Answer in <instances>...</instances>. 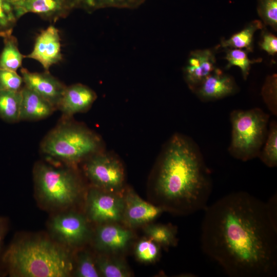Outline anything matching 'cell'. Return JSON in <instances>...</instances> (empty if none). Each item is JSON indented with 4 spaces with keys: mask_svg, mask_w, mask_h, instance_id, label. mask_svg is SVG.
<instances>
[{
    "mask_svg": "<svg viewBox=\"0 0 277 277\" xmlns=\"http://www.w3.org/2000/svg\"><path fill=\"white\" fill-rule=\"evenodd\" d=\"M96 98V93L89 87L82 84L71 85L66 87L57 110L64 118H70L74 114L88 111Z\"/></svg>",
    "mask_w": 277,
    "mask_h": 277,
    "instance_id": "cell-13",
    "label": "cell"
},
{
    "mask_svg": "<svg viewBox=\"0 0 277 277\" xmlns=\"http://www.w3.org/2000/svg\"><path fill=\"white\" fill-rule=\"evenodd\" d=\"M34 175L40 195L50 204L69 205L75 201L78 195L79 181L71 170L39 163L35 167Z\"/></svg>",
    "mask_w": 277,
    "mask_h": 277,
    "instance_id": "cell-6",
    "label": "cell"
},
{
    "mask_svg": "<svg viewBox=\"0 0 277 277\" xmlns=\"http://www.w3.org/2000/svg\"><path fill=\"white\" fill-rule=\"evenodd\" d=\"M258 15L264 24L277 28V0H258Z\"/></svg>",
    "mask_w": 277,
    "mask_h": 277,
    "instance_id": "cell-29",
    "label": "cell"
},
{
    "mask_svg": "<svg viewBox=\"0 0 277 277\" xmlns=\"http://www.w3.org/2000/svg\"><path fill=\"white\" fill-rule=\"evenodd\" d=\"M101 275L95 262L87 252H83L79 254L75 275L79 277H97Z\"/></svg>",
    "mask_w": 277,
    "mask_h": 277,
    "instance_id": "cell-30",
    "label": "cell"
},
{
    "mask_svg": "<svg viewBox=\"0 0 277 277\" xmlns=\"http://www.w3.org/2000/svg\"><path fill=\"white\" fill-rule=\"evenodd\" d=\"M272 80L270 81L269 83L268 82L266 83L263 90L269 92V93L264 94L263 96L269 110L276 115L277 113L276 80L274 77Z\"/></svg>",
    "mask_w": 277,
    "mask_h": 277,
    "instance_id": "cell-32",
    "label": "cell"
},
{
    "mask_svg": "<svg viewBox=\"0 0 277 277\" xmlns=\"http://www.w3.org/2000/svg\"><path fill=\"white\" fill-rule=\"evenodd\" d=\"M3 38L4 46L0 55V68L16 71L22 66L24 55L19 50L15 37L11 34Z\"/></svg>",
    "mask_w": 277,
    "mask_h": 277,
    "instance_id": "cell-22",
    "label": "cell"
},
{
    "mask_svg": "<svg viewBox=\"0 0 277 277\" xmlns=\"http://www.w3.org/2000/svg\"><path fill=\"white\" fill-rule=\"evenodd\" d=\"M124 197L117 193L93 187L87 200V212L92 221L100 223H114L122 220Z\"/></svg>",
    "mask_w": 277,
    "mask_h": 277,
    "instance_id": "cell-8",
    "label": "cell"
},
{
    "mask_svg": "<svg viewBox=\"0 0 277 277\" xmlns=\"http://www.w3.org/2000/svg\"><path fill=\"white\" fill-rule=\"evenodd\" d=\"M269 118V115L259 108L231 111L230 154L244 162L258 157L266 138Z\"/></svg>",
    "mask_w": 277,
    "mask_h": 277,
    "instance_id": "cell-5",
    "label": "cell"
},
{
    "mask_svg": "<svg viewBox=\"0 0 277 277\" xmlns=\"http://www.w3.org/2000/svg\"><path fill=\"white\" fill-rule=\"evenodd\" d=\"M146 0H70L74 9L91 13L104 8L133 9L139 7Z\"/></svg>",
    "mask_w": 277,
    "mask_h": 277,
    "instance_id": "cell-20",
    "label": "cell"
},
{
    "mask_svg": "<svg viewBox=\"0 0 277 277\" xmlns=\"http://www.w3.org/2000/svg\"><path fill=\"white\" fill-rule=\"evenodd\" d=\"M7 220L5 218L0 217V251L3 239L7 230Z\"/></svg>",
    "mask_w": 277,
    "mask_h": 277,
    "instance_id": "cell-34",
    "label": "cell"
},
{
    "mask_svg": "<svg viewBox=\"0 0 277 277\" xmlns=\"http://www.w3.org/2000/svg\"><path fill=\"white\" fill-rule=\"evenodd\" d=\"M264 146L262 148L258 157L269 167L277 165V124L276 121L270 123L268 130Z\"/></svg>",
    "mask_w": 277,
    "mask_h": 277,
    "instance_id": "cell-23",
    "label": "cell"
},
{
    "mask_svg": "<svg viewBox=\"0 0 277 277\" xmlns=\"http://www.w3.org/2000/svg\"><path fill=\"white\" fill-rule=\"evenodd\" d=\"M215 58L210 49L196 50L190 52L184 69V78L193 92L204 79L215 70Z\"/></svg>",
    "mask_w": 277,
    "mask_h": 277,
    "instance_id": "cell-14",
    "label": "cell"
},
{
    "mask_svg": "<svg viewBox=\"0 0 277 277\" xmlns=\"http://www.w3.org/2000/svg\"><path fill=\"white\" fill-rule=\"evenodd\" d=\"M22 104L21 89L19 91L0 90V118L15 123L19 122Z\"/></svg>",
    "mask_w": 277,
    "mask_h": 277,
    "instance_id": "cell-19",
    "label": "cell"
},
{
    "mask_svg": "<svg viewBox=\"0 0 277 277\" xmlns=\"http://www.w3.org/2000/svg\"><path fill=\"white\" fill-rule=\"evenodd\" d=\"M200 241L229 276L276 275V213L248 192L229 193L207 206Z\"/></svg>",
    "mask_w": 277,
    "mask_h": 277,
    "instance_id": "cell-1",
    "label": "cell"
},
{
    "mask_svg": "<svg viewBox=\"0 0 277 277\" xmlns=\"http://www.w3.org/2000/svg\"><path fill=\"white\" fill-rule=\"evenodd\" d=\"M95 264L101 275L106 277H128L131 273L126 265L117 259L100 256Z\"/></svg>",
    "mask_w": 277,
    "mask_h": 277,
    "instance_id": "cell-25",
    "label": "cell"
},
{
    "mask_svg": "<svg viewBox=\"0 0 277 277\" xmlns=\"http://www.w3.org/2000/svg\"><path fill=\"white\" fill-rule=\"evenodd\" d=\"M61 37L58 30L51 25L36 38L32 52L24 58L39 62L46 71L62 60Z\"/></svg>",
    "mask_w": 277,
    "mask_h": 277,
    "instance_id": "cell-10",
    "label": "cell"
},
{
    "mask_svg": "<svg viewBox=\"0 0 277 277\" xmlns=\"http://www.w3.org/2000/svg\"><path fill=\"white\" fill-rule=\"evenodd\" d=\"M21 121H38L50 116L56 108L25 86L21 89Z\"/></svg>",
    "mask_w": 277,
    "mask_h": 277,
    "instance_id": "cell-18",
    "label": "cell"
},
{
    "mask_svg": "<svg viewBox=\"0 0 277 277\" xmlns=\"http://www.w3.org/2000/svg\"><path fill=\"white\" fill-rule=\"evenodd\" d=\"M124 197L122 220L130 226L144 224L157 217L164 210L162 207L151 204L128 190Z\"/></svg>",
    "mask_w": 277,
    "mask_h": 277,
    "instance_id": "cell-15",
    "label": "cell"
},
{
    "mask_svg": "<svg viewBox=\"0 0 277 277\" xmlns=\"http://www.w3.org/2000/svg\"><path fill=\"white\" fill-rule=\"evenodd\" d=\"M3 262L13 276L65 277L73 269L67 252L46 240L13 243L4 254Z\"/></svg>",
    "mask_w": 277,
    "mask_h": 277,
    "instance_id": "cell-3",
    "label": "cell"
},
{
    "mask_svg": "<svg viewBox=\"0 0 277 277\" xmlns=\"http://www.w3.org/2000/svg\"><path fill=\"white\" fill-rule=\"evenodd\" d=\"M51 229L61 241L70 245L82 243L89 234L88 225L84 217L73 212L55 217L52 221Z\"/></svg>",
    "mask_w": 277,
    "mask_h": 277,
    "instance_id": "cell-11",
    "label": "cell"
},
{
    "mask_svg": "<svg viewBox=\"0 0 277 277\" xmlns=\"http://www.w3.org/2000/svg\"><path fill=\"white\" fill-rule=\"evenodd\" d=\"M64 118L43 138L40 148L47 156L74 165L105 150L101 137L86 126Z\"/></svg>",
    "mask_w": 277,
    "mask_h": 277,
    "instance_id": "cell-4",
    "label": "cell"
},
{
    "mask_svg": "<svg viewBox=\"0 0 277 277\" xmlns=\"http://www.w3.org/2000/svg\"><path fill=\"white\" fill-rule=\"evenodd\" d=\"M17 20L27 13L55 22L74 9L70 0H9Z\"/></svg>",
    "mask_w": 277,
    "mask_h": 277,
    "instance_id": "cell-9",
    "label": "cell"
},
{
    "mask_svg": "<svg viewBox=\"0 0 277 277\" xmlns=\"http://www.w3.org/2000/svg\"><path fill=\"white\" fill-rule=\"evenodd\" d=\"M132 238L129 230L114 223H104L96 230L95 244L101 251L116 252L125 248Z\"/></svg>",
    "mask_w": 277,
    "mask_h": 277,
    "instance_id": "cell-17",
    "label": "cell"
},
{
    "mask_svg": "<svg viewBox=\"0 0 277 277\" xmlns=\"http://www.w3.org/2000/svg\"><path fill=\"white\" fill-rule=\"evenodd\" d=\"M84 170L93 187L118 193L125 183V171L120 159L114 154L103 150L84 162Z\"/></svg>",
    "mask_w": 277,
    "mask_h": 277,
    "instance_id": "cell-7",
    "label": "cell"
},
{
    "mask_svg": "<svg viewBox=\"0 0 277 277\" xmlns=\"http://www.w3.org/2000/svg\"><path fill=\"white\" fill-rule=\"evenodd\" d=\"M263 23L259 20H254L250 23L241 31L233 34L227 39L221 41V46L224 48L230 47L235 49H245L248 52L252 51V41L254 32L262 29Z\"/></svg>",
    "mask_w": 277,
    "mask_h": 277,
    "instance_id": "cell-21",
    "label": "cell"
},
{
    "mask_svg": "<svg viewBox=\"0 0 277 277\" xmlns=\"http://www.w3.org/2000/svg\"><path fill=\"white\" fill-rule=\"evenodd\" d=\"M23 83L22 76L16 71L0 68V90L19 91Z\"/></svg>",
    "mask_w": 277,
    "mask_h": 277,
    "instance_id": "cell-31",
    "label": "cell"
},
{
    "mask_svg": "<svg viewBox=\"0 0 277 277\" xmlns=\"http://www.w3.org/2000/svg\"><path fill=\"white\" fill-rule=\"evenodd\" d=\"M17 19L9 0H0V37L12 34Z\"/></svg>",
    "mask_w": 277,
    "mask_h": 277,
    "instance_id": "cell-27",
    "label": "cell"
},
{
    "mask_svg": "<svg viewBox=\"0 0 277 277\" xmlns=\"http://www.w3.org/2000/svg\"><path fill=\"white\" fill-rule=\"evenodd\" d=\"M238 88L233 78L224 74L219 69L206 77L195 89L197 96L203 101H214L233 94Z\"/></svg>",
    "mask_w": 277,
    "mask_h": 277,
    "instance_id": "cell-16",
    "label": "cell"
},
{
    "mask_svg": "<svg viewBox=\"0 0 277 277\" xmlns=\"http://www.w3.org/2000/svg\"><path fill=\"white\" fill-rule=\"evenodd\" d=\"M154 188L164 210L189 214L207 207L212 190L210 171L193 140L175 133L165 144Z\"/></svg>",
    "mask_w": 277,
    "mask_h": 277,
    "instance_id": "cell-2",
    "label": "cell"
},
{
    "mask_svg": "<svg viewBox=\"0 0 277 277\" xmlns=\"http://www.w3.org/2000/svg\"><path fill=\"white\" fill-rule=\"evenodd\" d=\"M145 232L148 238L160 246L168 247L176 244V230L171 225H150L145 228Z\"/></svg>",
    "mask_w": 277,
    "mask_h": 277,
    "instance_id": "cell-24",
    "label": "cell"
},
{
    "mask_svg": "<svg viewBox=\"0 0 277 277\" xmlns=\"http://www.w3.org/2000/svg\"><path fill=\"white\" fill-rule=\"evenodd\" d=\"M260 45L263 50L270 55H274L277 52V38L272 33L264 32Z\"/></svg>",
    "mask_w": 277,
    "mask_h": 277,
    "instance_id": "cell-33",
    "label": "cell"
},
{
    "mask_svg": "<svg viewBox=\"0 0 277 277\" xmlns=\"http://www.w3.org/2000/svg\"><path fill=\"white\" fill-rule=\"evenodd\" d=\"M160 246L158 244L149 238L142 240L136 245L135 255L142 262L146 263L154 262L159 256Z\"/></svg>",
    "mask_w": 277,
    "mask_h": 277,
    "instance_id": "cell-28",
    "label": "cell"
},
{
    "mask_svg": "<svg viewBox=\"0 0 277 277\" xmlns=\"http://www.w3.org/2000/svg\"><path fill=\"white\" fill-rule=\"evenodd\" d=\"M248 51L241 49H228L226 50L225 58L228 61L226 68L238 66L241 70L243 77L246 80L249 74L251 64L261 62V58L250 60L247 55Z\"/></svg>",
    "mask_w": 277,
    "mask_h": 277,
    "instance_id": "cell-26",
    "label": "cell"
},
{
    "mask_svg": "<svg viewBox=\"0 0 277 277\" xmlns=\"http://www.w3.org/2000/svg\"><path fill=\"white\" fill-rule=\"evenodd\" d=\"M21 73L24 86L46 99L57 110L66 86L48 71L32 72L22 68Z\"/></svg>",
    "mask_w": 277,
    "mask_h": 277,
    "instance_id": "cell-12",
    "label": "cell"
}]
</instances>
